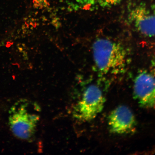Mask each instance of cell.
Wrapping results in <instances>:
<instances>
[{
	"mask_svg": "<svg viewBox=\"0 0 155 155\" xmlns=\"http://www.w3.org/2000/svg\"><path fill=\"white\" fill-rule=\"evenodd\" d=\"M92 51L97 68L102 74H116L125 70L127 54L120 44L107 38H98L93 45Z\"/></svg>",
	"mask_w": 155,
	"mask_h": 155,
	"instance_id": "cell-1",
	"label": "cell"
},
{
	"mask_svg": "<svg viewBox=\"0 0 155 155\" xmlns=\"http://www.w3.org/2000/svg\"><path fill=\"white\" fill-rule=\"evenodd\" d=\"M30 103L26 100L18 101L9 111V125L12 132L21 140H32L35 134L40 116L31 110Z\"/></svg>",
	"mask_w": 155,
	"mask_h": 155,
	"instance_id": "cell-2",
	"label": "cell"
},
{
	"mask_svg": "<svg viewBox=\"0 0 155 155\" xmlns=\"http://www.w3.org/2000/svg\"><path fill=\"white\" fill-rule=\"evenodd\" d=\"M105 99L101 89L97 85H89L83 91L73 110L75 119L89 121L96 117L103 109Z\"/></svg>",
	"mask_w": 155,
	"mask_h": 155,
	"instance_id": "cell-3",
	"label": "cell"
},
{
	"mask_svg": "<svg viewBox=\"0 0 155 155\" xmlns=\"http://www.w3.org/2000/svg\"><path fill=\"white\" fill-rule=\"evenodd\" d=\"M127 19L139 33L155 38V7L144 3H135L127 9Z\"/></svg>",
	"mask_w": 155,
	"mask_h": 155,
	"instance_id": "cell-4",
	"label": "cell"
},
{
	"mask_svg": "<svg viewBox=\"0 0 155 155\" xmlns=\"http://www.w3.org/2000/svg\"><path fill=\"white\" fill-rule=\"evenodd\" d=\"M135 100L142 107L155 108V76L151 72L143 71L136 77L133 86Z\"/></svg>",
	"mask_w": 155,
	"mask_h": 155,
	"instance_id": "cell-5",
	"label": "cell"
},
{
	"mask_svg": "<svg viewBox=\"0 0 155 155\" xmlns=\"http://www.w3.org/2000/svg\"><path fill=\"white\" fill-rule=\"evenodd\" d=\"M110 132L117 134H130L136 129V120L131 110L127 106L120 105L112 110L108 117Z\"/></svg>",
	"mask_w": 155,
	"mask_h": 155,
	"instance_id": "cell-6",
	"label": "cell"
},
{
	"mask_svg": "<svg viewBox=\"0 0 155 155\" xmlns=\"http://www.w3.org/2000/svg\"><path fill=\"white\" fill-rule=\"evenodd\" d=\"M123 0H75L78 5L83 8H92L99 7L107 8L115 6Z\"/></svg>",
	"mask_w": 155,
	"mask_h": 155,
	"instance_id": "cell-7",
	"label": "cell"
},
{
	"mask_svg": "<svg viewBox=\"0 0 155 155\" xmlns=\"http://www.w3.org/2000/svg\"><path fill=\"white\" fill-rule=\"evenodd\" d=\"M35 5L41 6H45L48 4L47 0H32Z\"/></svg>",
	"mask_w": 155,
	"mask_h": 155,
	"instance_id": "cell-8",
	"label": "cell"
},
{
	"mask_svg": "<svg viewBox=\"0 0 155 155\" xmlns=\"http://www.w3.org/2000/svg\"><path fill=\"white\" fill-rule=\"evenodd\" d=\"M151 69H152V73L155 76V59L153 60L151 65Z\"/></svg>",
	"mask_w": 155,
	"mask_h": 155,
	"instance_id": "cell-9",
	"label": "cell"
}]
</instances>
